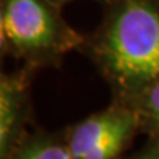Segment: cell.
Instances as JSON below:
<instances>
[{
	"label": "cell",
	"instance_id": "8",
	"mask_svg": "<svg viewBox=\"0 0 159 159\" xmlns=\"http://www.w3.org/2000/svg\"><path fill=\"white\" fill-rule=\"evenodd\" d=\"M52 2H53V0H52ZM61 2H65V0H61Z\"/></svg>",
	"mask_w": 159,
	"mask_h": 159
},
{
	"label": "cell",
	"instance_id": "4",
	"mask_svg": "<svg viewBox=\"0 0 159 159\" xmlns=\"http://www.w3.org/2000/svg\"><path fill=\"white\" fill-rule=\"evenodd\" d=\"M28 102L25 71L3 74L0 80V159H7L24 137Z\"/></svg>",
	"mask_w": 159,
	"mask_h": 159
},
{
	"label": "cell",
	"instance_id": "5",
	"mask_svg": "<svg viewBox=\"0 0 159 159\" xmlns=\"http://www.w3.org/2000/svg\"><path fill=\"white\" fill-rule=\"evenodd\" d=\"M7 159H74L65 137L56 134L25 136Z\"/></svg>",
	"mask_w": 159,
	"mask_h": 159
},
{
	"label": "cell",
	"instance_id": "6",
	"mask_svg": "<svg viewBox=\"0 0 159 159\" xmlns=\"http://www.w3.org/2000/svg\"><path fill=\"white\" fill-rule=\"evenodd\" d=\"M142 119V128L153 139H159V80L149 84L139 94L127 100Z\"/></svg>",
	"mask_w": 159,
	"mask_h": 159
},
{
	"label": "cell",
	"instance_id": "7",
	"mask_svg": "<svg viewBox=\"0 0 159 159\" xmlns=\"http://www.w3.org/2000/svg\"><path fill=\"white\" fill-rule=\"evenodd\" d=\"M127 159H159V139H153Z\"/></svg>",
	"mask_w": 159,
	"mask_h": 159
},
{
	"label": "cell",
	"instance_id": "3",
	"mask_svg": "<svg viewBox=\"0 0 159 159\" xmlns=\"http://www.w3.org/2000/svg\"><path fill=\"white\" fill-rule=\"evenodd\" d=\"M140 128L136 109L130 103H119L77 122L65 140L74 159H122Z\"/></svg>",
	"mask_w": 159,
	"mask_h": 159
},
{
	"label": "cell",
	"instance_id": "1",
	"mask_svg": "<svg viewBox=\"0 0 159 159\" xmlns=\"http://www.w3.org/2000/svg\"><path fill=\"white\" fill-rule=\"evenodd\" d=\"M93 52L100 71L125 100L159 80V3L121 0Z\"/></svg>",
	"mask_w": 159,
	"mask_h": 159
},
{
	"label": "cell",
	"instance_id": "2",
	"mask_svg": "<svg viewBox=\"0 0 159 159\" xmlns=\"http://www.w3.org/2000/svg\"><path fill=\"white\" fill-rule=\"evenodd\" d=\"M2 47L30 65L53 63L80 44L52 0H2Z\"/></svg>",
	"mask_w": 159,
	"mask_h": 159
}]
</instances>
